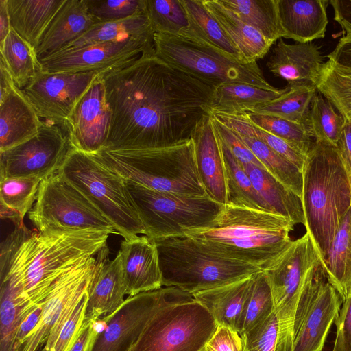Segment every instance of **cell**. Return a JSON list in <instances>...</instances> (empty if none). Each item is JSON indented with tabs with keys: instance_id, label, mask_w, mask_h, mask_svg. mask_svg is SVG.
Listing matches in <instances>:
<instances>
[{
	"instance_id": "cell-1",
	"label": "cell",
	"mask_w": 351,
	"mask_h": 351,
	"mask_svg": "<svg viewBox=\"0 0 351 351\" xmlns=\"http://www.w3.org/2000/svg\"><path fill=\"white\" fill-rule=\"evenodd\" d=\"M111 112L106 151L169 147L186 143L211 114L213 88L156 53L101 73ZM103 151V150H102Z\"/></svg>"
},
{
	"instance_id": "cell-2",
	"label": "cell",
	"mask_w": 351,
	"mask_h": 351,
	"mask_svg": "<svg viewBox=\"0 0 351 351\" xmlns=\"http://www.w3.org/2000/svg\"><path fill=\"white\" fill-rule=\"evenodd\" d=\"M110 234L97 230L39 232L23 221L1 244V282L31 306L40 303L55 282L81 261L95 256Z\"/></svg>"
},
{
	"instance_id": "cell-3",
	"label": "cell",
	"mask_w": 351,
	"mask_h": 351,
	"mask_svg": "<svg viewBox=\"0 0 351 351\" xmlns=\"http://www.w3.org/2000/svg\"><path fill=\"white\" fill-rule=\"evenodd\" d=\"M294 223L274 213L225 205L213 224L191 230L184 236L211 252L264 270L289 247Z\"/></svg>"
},
{
	"instance_id": "cell-4",
	"label": "cell",
	"mask_w": 351,
	"mask_h": 351,
	"mask_svg": "<svg viewBox=\"0 0 351 351\" xmlns=\"http://www.w3.org/2000/svg\"><path fill=\"white\" fill-rule=\"evenodd\" d=\"M302 174L304 226L322 264L351 207V178L337 147L317 141L306 156Z\"/></svg>"
},
{
	"instance_id": "cell-5",
	"label": "cell",
	"mask_w": 351,
	"mask_h": 351,
	"mask_svg": "<svg viewBox=\"0 0 351 351\" xmlns=\"http://www.w3.org/2000/svg\"><path fill=\"white\" fill-rule=\"evenodd\" d=\"M125 180L149 189L184 196H208L199 179L193 140L150 149L94 154Z\"/></svg>"
},
{
	"instance_id": "cell-6",
	"label": "cell",
	"mask_w": 351,
	"mask_h": 351,
	"mask_svg": "<svg viewBox=\"0 0 351 351\" xmlns=\"http://www.w3.org/2000/svg\"><path fill=\"white\" fill-rule=\"evenodd\" d=\"M217 326L191 294L164 287L157 306L129 351H202Z\"/></svg>"
},
{
	"instance_id": "cell-7",
	"label": "cell",
	"mask_w": 351,
	"mask_h": 351,
	"mask_svg": "<svg viewBox=\"0 0 351 351\" xmlns=\"http://www.w3.org/2000/svg\"><path fill=\"white\" fill-rule=\"evenodd\" d=\"M164 287L191 295L252 276L258 267L210 252L186 237L154 240Z\"/></svg>"
},
{
	"instance_id": "cell-8",
	"label": "cell",
	"mask_w": 351,
	"mask_h": 351,
	"mask_svg": "<svg viewBox=\"0 0 351 351\" xmlns=\"http://www.w3.org/2000/svg\"><path fill=\"white\" fill-rule=\"evenodd\" d=\"M58 172L74 185L124 239L145 234L125 179L95 155L71 148Z\"/></svg>"
},
{
	"instance_id": "cell-9",
	"label": "cell",
	"mask_w": 351,
	"mask_h": 351,
	"mask_svg": "<svg viewBox=\"0 0 351 351\" xmlns=\"http://www.w3.org/2000/svg\"><path fill=\"white\" fill-rule=\"evenodd\" d=\"M154 41L158 58L213 89L226 83L240 82L271 91L279 90L267 82L256 62L240 63L191 38L154 33Z\"/></svg>"
},
{
	"instance_id": "cell-10",
	"label": "cell",
	"mask_w": 351,
	"mask_h": 351,
	"mask_svg": "<svg viewBox=\"0 0 351 351\" xmlns=\"http://www.w3.org/2000/svg\"><path fill=\"white\" fill-rule=\"evenodd\" d=\"M125 182L145 227L144 235L153 240L184 237L188 230L206 228L225 206L208 196L161 193Z\"/></svg>"
},
{
	"instance_id": "cell-11",
	"label": "cell",
	"mask_w": 351,
	"mask_h": 351,
	"mask_svg": "<svg viewBox=\"0 0 351 351\" xmlns=\"http://www.w3.org/2000/svg\"><path fill=\"white\" fill-rule=\"evenodd\" d=\"M28 216L41 232L97 230L117 234L113 225L58 171L41 181Z\"/></svg>"
},
{
	"instance_id": "cell-12",
	"label": "cell",
	"mask_w": 351,
	"mask_h": 351,
	"mask_svg": "<svg viewBox=\"0 0 351 351\" xmlns=\"http://www.w3.org/2000/svg\"><path fill=\"white\" fill-rule=\"evenodd\" d=\"M321 263L318 253L306 232L267 269L278 324L276 351H290L294 315L310 270Z\"/></svg>"
},
{
	"instance_id": "cell-13",
	"label": "cell",
	"mask_w": 351,
	"mask_h": 351,
	"mask_svg": "<svg viewBox=\"0 0 351 351\" xmlns=\"http://www.w3.org/2000/svg\"><path fill=\"white\" fill-rule=\"evenodd\" d=\"M342 299L319 263L308 272L296 306L290 351H323Z\"/></svg>"
},
{
	"instance_id": "cell-14",
	"label": "cell",
	"mask_w": 351,
	"mask_h": 351,
	"mask_svg": "<svg viewBox=\"0 0 351 351\" xmlns=\"http://www.w3.org/2000/svg\"><path fill=\"white\" fill-rule=\"evenodd\" d=\"M96 267V256L85 258L62 274L43 304L40 320L21 351H41L53 341L75 306L88 292Z\"/></svg>"
},
{
	"instance_id": "cell-15",
	"label": "cell",
	"mask_w": 351,
	"mask_h": 351,
	"mask_svg": "<svg viewBox=\"0 0 351 351\" xmlns=\"http://www.w3.org/2000/svg\"><path fill=\"white\" fill-rule=\"evenodd\" d=\"M71 148L69 136L61 127L43 121L36 136L0 151V178L43 180L58 171Z\"/></svg>"
},
{
	"instance_id": "cell-16",
	"label": "cell",
	"mask_w": 351,
	"mask_h": 351,
	"mask_svg": "<svg viewBox=\"0 0 351 351\" xmlns=\"http://www.w3.org/2000/svg\"><path fill=\"white\" fill-rule=\"evenodd\" d=\"M155 53L154 36L101 43L62 50L40 60L46 73H106Z\"/></svg>"
},
{
	"instance_id": "cell-17",
	"label": "cell",
	"mask_w": 351,
	"mask_h": 351,
	"mask_svg": "<svg viewBox=\"0 0 351 351\" xmlns=\"http://www.w3.org/2000/svg\"><path fill=\"white\" fill-rule=\"evenodd\" d=\"M102 73H46L40 71L21 89L40 118L67 134L74 110Z\"/></svg>"
},
{
	"instance_id": "cell-18",
	"label": "cell",
	"mask_w": 351,
	"mask_h": 351,
	"mask_svg": "<svg viewBox=\"0 0 351 351\" xmlns=\"http://www.w3.org/2000/svg\"><path fill=\"white\" fill-rule=\"evenodd\" d=\"M162 287L128 296L112 314L103 317L91 351H129L157 306Z\"/></svg>"
},
{
	"instance_id": "cell-19",
	"label": "cell",
	"mask_w": 351,
	"mask_h": 351,
	"mask_svg": "<svg viewBox=\"0 0 351 351\" xmlns=\"http://www.w3.org/2000/svg\"><path fill=\"white\" fill-rule=\"evenodd\" d=\"M101 75L76 106L67 130L71 147L90 154L104 149L111 121Z\"/></svg>"
},
{
	"instance_id": "cell-20",
	"label": "cell",
	"mask_w": 351,
	"mask_h": 351,
	"mask_svg": "<svg viewBox=\"0 0 351 351\" xmlns=\"http://www.w3.org/2000/svg\"><path fill=\"white\" fill-rule=\"evenodd\" d=\"M319 47L312 42L288 44L280 38L266 63L270 73L287 82V86L317 88L324 62Z\"/></svg>"
},
{
	"instance_id": "cell-21",
	"label": "cell",
	"mask_w": 351,
	"mask_h": 351,
	"mask_svg": "<svg viewBox=\"0 0 351 351\" xmlns=\"http://www.w3.org/2000/svg\"><path fill=\"white\" fill-rule=\"evenodd\" d=\"M127 289L121 256L109 259L104 246L96 255V267L88 293L84 320L98 322L118 309L125 301Z\"/></svg>"
},
{
	"instance_id": "cell-22",
	"label": "cell",
	"mask_w": 351,
	"mask_h": 351,
	"mask_svg": "<svg viewBox=\"0 0 351 351\" xmlns=\"http://www.w3.org/2000/svg\"><path fill=\"white\" fill-rule=\"evenodd\" d=\"M118 252L128 296L163 287L158 250L153 239L146 235L124 239Z\"/></svg>"
},
{
	"instance_id": "cell-23",
	"label": "cell",
	"mask_w": 351,
	"mask_h": 351,
	"mask_svg": "<svg viewBox=\"0 0 351 351\" xmlns=\"http://www.w3.org/2000/svg\"><path fill=\"white\" fill-rule=\"evenodd\" d=\"M192 140L198 175L206 195L213 200L226 205L224 159L221 141L212 123L211 114L199 124Z\"/></svg>"
},
{
	"instance_id": "cell-24",
	"label": "cell",
	"mask_w": 351,
	"mask_h": 351,
	"mask_svg": "<svg viewBox=\"0 0 351 351\" xmlns=\"http://www.w3.org/2000/svg\"><path fill=\"white\" fill-rule=\"evenodd\" d=\"M213 115L239 133L265 170L301 199L303 186L301 169L252 134L247 120L242 114L213 113Z\"/></svg>"
},
{
	"instance_id": "cell-25",
	"label": "cell",
	"mask_w": 351,
	"mask_h": 351,
	"mask_svg": "<svg viewBox=\"0 0 351 351\" xmlns=\"http://www.w3.org/2000/svg\"><path fill=\"white\" fill-rule=\"evenodd\" d=\"M328 0H278L284 38L304 43L324 38Z\"/></svg>"
},
{
	"instance_id": "cell-26",
	"label": "cell",
	"mask_w": 351,
	"mask_h": 351,
	"mask_svg": "<svg viewBox=\"0 0 351 351\" xmlns=\"http://www.w3.org/2000/svg\"><path fill=\"white\" fill-rule=\"evenodd\" d=\"M97 23L99 22L88 12L84 0H66L36 49L38 60L62 50Z\"/></svg>"
},
{
	"instance_id": "cell-27",
	"label": "cell",
	"mask_w": 351,
	"mask_h": 351,
	"mask_svg": "<svg viewBox=\"0 0 351 351\" xmlns=\"http://www.w3.org/2000/svg\"><path fill=\"white\" fill-rule=\"evenodd\" d=\"M43 121L16 85L0 101V151L36 136Z\"/></svg>"
},
{
	"instance_id": "cell-28",
	"label": "cell",
	"mask_w": 351,
	"mask_h": 351,
	"mask_svg": "<svg viewBox=\"0 0 351 351\" xmlns=\"http://www.w3.org/2000/svg\"><path fill=\"white\" fill-rule=\"evenodd\" d=\"M202 1L247 63L256 62L267 54L272 45L232 10L223 5L220 0Z\"/></svg>"
},
{
	"instance_id": "cell-29",
	"label": "cell",
	"mask_w": 351,
	"mask_h": 351,
	"mask_svg": "<svg viewBox=\"0 0 351 351\" xmlns=\"http://www.w3.org/2000/svg\"><path fill=\"white\" fill-rule=\"evenodd\" d=\"M253 275L192 295L208 310L217 324L238 332Z\"/></svg>"
},
{
	"instance_id": "cell-30",
	"label": "cell",
	"mask_w": 351,
	"mask_h": 351,
	"mask_svg": "<svg viewBox=\"0 0 351 351\" xmlns=\"http://www.w3.org/2000/svg\"><path fill=\"white\" fill-rule=\"evenodd\" d=\"M66 0H7L11 27L36 51Z\"/></svg>"
},
{
	"instance_id": "cell-31",
	"label": "cell",
	"mask_w": 351,
	"mask_h": 351,
	"mask_svg": "<svg viewBox=\"0 0 351 351\" xmlns=\"http://www.w3.org/2000/svg\"><path fill=\"white\" fill-rule=\"evenodd\" d=\"M242 165L270 213L289 219L294 225H305L302 201L297 195L265 169L251 163Z\"/></svg>"
},
{
	"instance_id": "cell-32",
	"label": "cell",
	"mask_w": 351,
	"mask_h": 351,
	"mask_svg": "<svg viewBox=\"0 0 351 351\" xmlns=\"http://www.w3.org/2000/svg\"><path fill=\"white\" fill-rule=\"evenodd\" d=\"M268 90L240 82L221 84L214 88L210 101L212 113L238 114L252 112L254 108L274 100L288 90Z\"/></svg>"
},
{
	"instance_id": "cell-33",
	"label": "cell",
	"mask_w": 351,
	"mask_h": 351,
	"mask_svg": "<svg viewBox=\"0 0 351 351\" xmlns=\"http://www.w3.org/2000/svg\"><path fill=\"white\" fill-rule=\"evenodd\" d=\"M322 265L343 301L351 291V207L341 219Z\"/></svg>"
},
{
	"instance_id": "cell-34",
	"label": "cell",
	"mask_w": 351,
	"mask_h": 351,
	"mask_svg": "<svg viewBox=\"0 0 351 351\" xmlns=\"http://www.w3.org/2000/svg\"><path fill=\"white\" fill-rule=\"evenodd\" d=\"M180 1L186 10L189 20V28L184 37L193 38L222 51L240 63H247L219 23L209 13L202 0Z\"/></svg>"
},
{
	"instance_id": "cell-35",
	"label": "cell",
	"mask_w": 351,
	"mask_h": 351,
	"mask_svg": "<svg viewBox=\"0 0 351 351\" xmlns=\"http://www.w3.org/2000/svg\"><path fill=\"white\" fill-rule=\"evenodd\" d=\"M271 45L284 38L278 0H220Z\"/></svg>"
},
{
	"instance_id": "cell-36",
	"label": "cell",
	"mask_w": 351,
	"mask_h": 351,
	"mask_svg": "<svg viewBox=\"0 0 351 351\" xmlns=\"http://www.w3.org/2000/svg\"><path fill=\"white\" fill-rule=\"evenodd\" d=\"M154 34L145 13L123 20L97 23L62 50L129 38L152 36Z\"/></svg>"
},
{
	"instance_id": "cell-37",
	"label": "cell",
	"mask_w": 351,
	"mask_h": 351,
	"mask_svg": "<svg viewBox=\"0 0 351 351\" xmlns=\"http://www.w3.org/2000/svg\"><path fill=\"white\" fill-rule=\"evenodd\" d=\"M0 51L1 59L21 90L41 71L36 49L12 27Z\"/></svg>"
},
{
	"instance_id": "cell-38",
	"label": "cell",
	"mask_w": 351,
	"mask_h": 351,
	"mask_svg": "<svg viewBox=\"0 0 351 351\" xmlns=\"http://www.w3.org/2000/svg\"><path fill=\"white\" fill-rule=\"evenodd\" d=\"M41 180L36 178H0V213L2 219L23 221L36 202Z\"/></svg>"
},
{
	"instance_id": "cell-39",
	"label": "cell",
	"mask_w": 351,
	"mask_h": 351,
	"mask_svg": "<svg viewBox=\"0 0 351 351\" xmlns=\"http://www.w3.org/2000/svg\"><path fill=\"white\" fill-rule=\"evenodd\" d=\"M221 145L225 165L227 204L269 212L243 165L221 141Z\"/></svg>"
},
{
	"instance_id": "cell-40",
	"label": "cell",
	"mask_w": 351,
	"mask_h": 351,
	"mask_svg": "<svg viewBox=\"0 0 351 351\" xmlns=\"http://www.w3.org/2000/svg\"><path fill=\"white\" fill-rule=\"evenodd\" d=\"M288 88V90L278 98L250 112L276 116L307 128L310 108L317 88L307 86Z\"/></svg>"
},
{
	"instance_id": "cell-41",
	"label": "cell",
	"mask_w": 351,
	"mask_h": 351,
	"mask_svg": "<svg viewBox=\"0 0 351 351\" xmlns=\"http://www.w3.org/2000/svg\"><path fill=\"white\" fill-rule=\"evenodd\" d=\"M35 306H31L8 284L1 282L0 351H15L19 327Z\"/></svg>"
},
{
	"instance_id": "cell-42",
	"label": "cell",
	"mask_w": 351,
	"mask_h": 351,
	"mask_svg": "<svg viewBox=\"0 0 351 351\" xmlns=\"http://www.w3.org/2000/svg\"><path fill=\"white\" fill-rule=\"evenodd\" d=\"M317 90L343 116L351 121V71L330 60L324 64Z\"/></svg>"
},
{
	"instance_id": "cell-43",
	"label": "cell",
	"mask_w": 351,
	"mask_h": 351,
	"mask_svg": "<svg viewBox=\"0 0 351 351\" xmlns=\"http://www.w3.org/2000/svg\"><path fill=\"white\" fill-rule=\"evenodd\" d=\"M345 119L320 93L312 101L307 122L311 136L337 147Z\"/></svg>"
},
{
	"instance_id": "cell-44",
	"label": "cell",
	"mask_w": 351,
	"mask_h": 351,
	"mask_svg": "<svg viewBox=\"0 0 351 351\" xmlns=\"http://www.w3.org/2000/svg\"><path fill=\"white\" fill-rule=\"evenodd\" d=\"M274 312L271 287L265 273L261 270L253 275V282L241 317L239 333L242 335Z\"/></svg>"
},
{
	"instance_id": "cell-45",
	"label": "cell",
	"mask_w": 351,
	"mask_h": 351,
	"mask_svg": "<svg viewBox=\"0 0 351 351\" xmlns=\"http://www.w3.org/2000/svg\"><path fill=\"white\" fill-rule=\"evenodd\" d=\"M145 13L154 33L183 36L189 28L180 0H145Z\"/></svg>"
},
{
	"instance_id": "cell-46",
	"label": "cell",
	"mask_w": 351,
	"mask_h": 351,
	"mask_svg": "<svg viewBox=\"0 0 351 351\" xmlns=\"http://www.w3.org/2000/svg\"><path fill=\"white\" fill-rule=\"evenodd\" d=\"M242 114L252 124L275 135L306 155L313 143L306 125L265 114L245 112Z\"/></svg>"
},
{
	"instance_id": "cell-47",
	"label": "cell",
	"mask_w": 351,
	"mask_h": 351,
	"mask_svg": "<svg viewBox=\"0 0 351 351\" xmlns=\"http://www.w3.org/2000/svg\"><path fill=\"white\" fill-rule=\"evenodd\" d=\"M88 12L99 22L125 19L145 13V0H84Z\"/></svg>"
},
{
	"instance_id": "cell-48",
	"label": "cell",
	"mask_w": 351,
	"mask_h": 351,
	"mask_svg": "<svg viewBox=\"0 0 351 351\" xmlns=\"http://www.w3.org/2000/svg\"><path fill=\"white\" fill-rule=\"evenodd\" d=\"M240 336L243 351H276L278 324L275 312Z\"/></svg>"
},
{
	"instance_id": "cell-49",
	"label": "cell",
	"mask_w": 351,
	"mask_h": 351,
	"mask_svg": "<svg viewBox=\"0 0 351 351\" xmlns=\"http://www.w3.org/2000/svg\"><path fill=\"white\" fill-rule=\"evenodd\" d=\"M86 293L61 326L52 343L41 351H69L77 339L84 322L88 299Z\"/></svg>"
},
{
	"instance_id": "cell-50",
	"label": "cell",
	"mask_w": 351,
	"mask_h": 351,
	"mask_svg": "<svg viewBox=\"0 0 351 351\" xmlns=\"http://www.w3.org/2000/svg\"><path fill=\"white\" fill-rule=\"evenodd\" d=\"M211 121L221 141L241 165L251 163L265 169L239 133L222 123L212 114Z\"/></svg>"
},
{
	"instance_id": "cell-51",
	"label": "cell",
	"mask_w": 351,
	"mask_h": 351,
	"mask_svg": "<svg viewBox=\"0 0 351 351\" xmlns=\"http://www.w3.org/2000/svg\"><path fill=\"white\" fill-rule=\"evenodd\" d=\"M247 126L252 134L256 138L302 171L306 155L285 140L252 124L249 120H247Z\"/></svg>"
},
{
	"instance_id": "cell-52",
	"label": "cell",
	"mask_w": 351,
	"mask_h": 351,
	"mask_svg": "<svg viewBox=\"0 0 351 351\" xmlns=\"http://www.w3.org/2000/svg\"><path fill=\"white\" fill-rule=\"evenodd\" d=\"M337 332L332 351H351V291L335 322Z\"/></svg>"
},
{
	"instance_id": "cell-53",
	"label": "cell",
	"mask_w": 351,
	"mask_h": 351,
	"mask_svg": "<svg viewBox=\"0 0 351 351\" xmlns=\"http://www.w3.org/2000/svg\"><path fill=\"white\" fill-rule=\"evenodd\" d=\"M202 351H243L242 339L237 330L218 324Z\"/></svg>"
},
{
	"instance_id": "cell-54",
	"label": "cell",
	"mask_w": 351,
	"mask_h": 351,
	"mask_svg": "<svg viewBox=\"0 0 351 351\" xmlns=\"http://www.w3.org/2000/svg\"><path fill=\"white\" fill-rule=\"evenodd\" d=\"M43 311V304H37L24 318L17 330L15 340V351H21L27 339L36 327Z\"/></svg>"
},
{
	"instance_id": "cell-55",
	"label": "cell",
	"mask_w": 351,
	"mask_h": 351,
	"mask_svg": "<svg viewBox=\"0 0 351 351\" xmlns=\"http://www.w3.org/2000/svg\"><path fill=\"white\" fill-rule=\"evenodd\" d=\"M100 320H84L79 335L69 351H91L99 332Z\"/></svg>"
},
{
	"instance_id": "cell-56",
	"label": "cell",
	"mask_w": 351,
	"mask_h": 351,
	"mask_svg": "<svg viewBox=\"0 0 351 351\" xmlns=\"http://www.w3.org/2000/svg\"><path fill=\"white\" fill-rule=\"evenodd\" d=\"M326 57L336 65L351 71V35L340 38L336 47Z\"/></svg>"
},
{
	"instance_id": "cell-57",
	"label": "cell",
	"mask_w": 351,
	"mask_h": 351,
	"mask_svg": "<svg viewBox=\"0 0 351 351\" xmlns=\"http://www.w3.org/2000/svg\"><path fill=\"white\" fill-rule=\"evenodd\" d=\"M334 19L341 26L345 35H351V0H331Z\"/></svg>"
},
{
	"instance_id": "cell-58",
	"label": "cell",
	"mask_w": 351,
	"mask_h": 351,
	"mask_svg": "<svg viewBox=\"0 0 351 351\" xmlns=\"http://www.w3.org/2000/svg\"><path fill=\"white\" fill-rule=\"evenodd\" d=\"M337 148L351 178V121L345 120Z\"/></svg>"
},
{
	"instance_id": "cell-59",
	"label": "cell",
	"mask_w": 351,
	"mask_h": 351,
	"mask_svg": "<svg viewBox=\"0 0 351 351\" xmlns=\"http://www.w3.org/2000/svg\"><path fill=\"white\" fill-rule=\"evenodd\" d=\"M1 59V58H0ZM16 86L14 79L2 59L0 60V101Z\"/></svg>"
},
{
	"instance_id": "cell-60",
	"label": "cell",
	"mask_w": 351,
	"mask_h": 351,
	"mask_svg": "<svg viewBox=\"0 0 351 351\" xmlns=\"http://www.w3.org/2000/svg\"><path fill=\"white\" fill-rule=\"evenodd\" d=\"M11 29L7 0H0V47Z\"/></svg>"
}]
</instances>
